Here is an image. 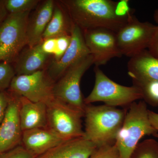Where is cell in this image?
Segmentation results:
<instances>
[{
    "label": "cell",
    "mask_w": 158,
    "mask_h": 158,
    "mask_svg": "<svg viewBox=\"0 0 158 158\" xmlns=\"http://www.w3.org/2000/svg\"><path fill=\"white\" fill-rule=\"evenodd\" d=\"M59 2L82 31L105 28L116 33L127 22L116 16V2L111 0H61Z\"/></svg>",
    "instance_id": "1"
},
{
    "label": "cell",
    "mask_w": 158,
    "mask_h": 158,
    "mask_svg": "<svg viewBox=\"0 0 158 158\" xmlns=\"http://www.w3.org/2000/svg\"><path fill=\"white\" fill-rule=\"evenodd\" d=\"M127 110L106 105H86L84 138L97 148L115 144Z\"/></svg>",
    "instance_id": "2"
},
{
    "label": "cell",
    "mask_w": 158,
    "mask_h": 158,
    "mask_svg": "<svg viewBox=\"0 0 158 158\" xmlns=\"http://www.w3.org/2000/svg\"><path fill=\"white\" fill-rule=\"evenodd\" d=\"M127 107L115 143L121 158H130L144 136H154L158 133L150 122L149 110L144 101L134 102Z\"/></svg>",
    "instance_id": "3"
},
{
    "label": "cell",
    "mask_w": 158,
    "mask_h": 158,
    "mask_svg": "<svg viewBox=\"0 0 158 158\" xmlns=\"http://www.w3.org/2000/svg\"><path fill=\"white\" fill-rule=\"evenodd\" d=\"M95 83L93 90L84 99L86 105L95 102H103L111 107H128L138 100L142 99L141 90L133 85L123 86L113 81L99 68L94 69Z\"/></svg>",
    "instance_id": "4"
},
{
    "label": "cell",
    "mask_w": 158,
    "mask_h": 158,
    "mask_svg": "<svg viewBox=\"0 0 158 158\" xmlns=\"http://www.w3.org/2000/svg\"><path fill=\"white\" fill-rule=\"evenodd\" d=\"M31 12L9 14L0 27V62L13 64L27 46V27Z\"/></svg>",
    "instance_id": "5"
},
{
    "label": "cell",
    "mask_w": 158,
    "mask_h": 158,
    "mask_svg": "<svg viewBox=\"0 0 158 158\" xmlns=\"http://www.w3.org/2000/svg\"><path fill=\"white\" fill-rule=\"evenodd\" d=\"M48 128L65 141L84 137L85 113L54 98L47 104Z\"/></svg>",
    "instance_id": "6"
},
{
    "label": "cell",
    "mask_w": 158,
    "mask_h": 158,
    "mask_svg": "<svg viewBox=\"0 0 158 158\" xmlns=\"http://www.w3.org/2000/svg\"><path fill=\"white\" fill-rule=\"evenodd\" d=\"M94 64L90 54L72 65L55 83L54 97L85 113V104L81 89L82 77Z\"/></svg>",
    "instance_id": "7"
},
{
    "label": "cell",
    "mask_w": 158,
    "mask_h": 158,
    "mask_svg": "<svg viewBox=\"0 0 158 158\" xmlns=\"http://www.w3.org/2000/svg\"><path fill=\"white\" fill-rule=\"evenodd\" d=\"M55 83L46 70L38 71L31 74L15 75L7 91L47 105L55 98Z\"/></svg>",
    "instance_id": "8"
},
{
    "label": "cell",
    "mask_w": 158,
    "mask_h": 158,
    "mask_svg": "<svg viewBox=\"0 0 158 158\" xmlns=\"http://www.w3.org/2000/svg\"><path fill=\"white\" fill-rule=\"evenodd\" d=\"M156 27L148 22L140 21L133 15L116 33L122 55L131 58L147 49Z\"/></svg>",
    "instance_id": "9"
},
{
    "label": "cell",
    "mask_w": 158,
    "mask_h": 158,
    "mask_svg": "<svg viewBox=\"0 0 158 158\" xmlns=\"http://www.w3.org/2000/svg\"><path fill=\"white\" fill-rule=\"evenodd\" d=\"M82 31L85 44L93 56L95 66L106 65L111 59L122 56L117 45L116 32L105 28Z\"/></svg>",
    "instance_id": "10"
},
{
    "label": "cell",
    "mask_w": 158,
    "mask_h": 158,
    "mask_svg": "<svg viewBox=\"0 0 158 158\" xmlns=\"http://www.w3.org/2000/svg\"><path fill=\"white\" fill-rule=\"evenodd\" d=\"M9 93L8 108L0 124V154L20 145L22 138L23 131L19 116L20 96Z\"/></svg>",
    "instance_id": "11"
},
{
    "label": "cell",
    "mask_w": 158,
    "mask_h": 158,
    "mask_svg": "<svg viewBox=\"0 0 158 158\" xmlns=\"http://www.w3.org/2000/svg\"><path fill=\"white\" fill-rule=\"evenodd\" d=\"M71 39L69 46L58 61H53L46 69L51 78L56 82L69 69L90 52L85 44L83 31L73 23L71 31Z\"/></svg>",
    "instance_id": "12"
},
{
    "label": "cell",
    "mask_w": 158,
    "mask_h": 158,
    "mask_svg": "<svg viewBox=\"0 0 158 158\" xmlns=\"http://www.w3.org/2000/svg\"><path fill=\"white\" fill-rule=\"evenodd\" d=\"M65 141L49 128H41L23 131L21 143L36 157Z\"/></svg>",
    "instance_id": "13"
},
{
    "label": "cell",
    "mask_w": 158,
    "mask_h": 158,
    "mask_svg": "<svg viewBox=\"0 0 158 158\" xmlns=\"http://www.w3.org/2000/svg\"><path fill=\"white\" fill-rule=\"evenodd\" d=\"M55 3L53 0L44 1L29 17L27 27L28 47H34L42 42V36L52 15Z\"/></svg>",
    "instance_id": "14"
},
{
    "label": "cell",
    "mask_w": 158,
    "mask_h": 158,
    "mask_svg": "<svg viewBox=\"0 0 158 158\" xmlns=\"http://www.w3.org/2000/svg\"><path fill=\"white\" fill-rule=\"evenodd\" d=\"M19 116L23 131L48 128L47 106L44 103L31 101L20 96Z\"/></svg>",
    "instance_id": "15"
},
{
    "label": "cell",
    "mask_w": 158,
    "mask_h": 158,
    "mask_svg": "<svg viewBox=\"0 0 158 158\" xmlns=\"http://www.w3.org/2000/svg\"><path fill=\"white\" fill-rule=\"evenodd\" d=\"M96 148L81 137L64 141L35 158H89Z\"/></svg>",
    "instance_id": "16"
},
{
    "label": "cell",
    "mask_w": 158,
    "mask_h": 158,
    "mask_svg": "<svg viewBox=\"0 0 158 158\" xmlns=\"http://www.w3.org/2000/svg\"><path fill=\"white\" fill-rule=\"evenodd\" d=\"M50 55L41 48V43L34 47L23 50L12 64L16 75L31 74L38 71L46 70Z\"/></svg>",
    "instance_id": "17"
},
{
    "label": "cell",
    "mask_w": 158,
    "mask_h": 158,
    "mask_svg": "<svg viewBox=\"0 0 158 158\" xmlns=\"http://www.w3.org/2000/svg\"><path fill=\"white\" fill-rule=\"evenodd\" d=\"M127 69L131 79L158 81V59L153 56L147 49L130 58Z\"/></svg>",
    "instance_id": "18"
},
{
    "label": "cell",
    "mask_w": 158,
    "mask_h": 158,
    "mask_svg": "<svg viewBox=\"0 0 158 158\" xmlns=\"http://www.w3.org/2000/svg\"><path fill=\"white\" fill-rule=\"evenodd\" d=\"M73 25V23L64 6L59 2H56L52 15L43 35L42 41L70 34Z\"/></svg>",
    "instance_id": "19"
},
{
    "label": "cell",
    "mask_w": 158,
    "mask_h": 158,
    "mask_svg": "<svg viewBox=\"0 0 158 158\" xmlns=\"http://www.w3.org/2000/svg\"><path fill=\"white\" fill-rule=\"evenodd\" d=\"M132 80L133 85L141 90L144 101L152 106H158V81L141 79Z\"/></svg>",
    "instance_id": "20"
},
{
    "label": "cell",
    "mask_w": 158,
    "mask_h": 158,
    "mask_svg": "<svg viewBox=\"0 0 158 158\" xmlns=\"http://www.w3.org/2000/svg\"><path fill=\"white\" fill-rule=\"evenodd\" d=\"M130 158H158V142L154 139L139 143Z\"/></svg>",
    "instance_id": "21"
},
{
    "label": "cell",
    "mask_w": 158,
    "mask_h": 158,
    "mask_svg": "<svg viewBox=\"0 0 158 158\" xmlns=\"http://www.w3.org/2000/svg\"><path fill=\"white\" fill-rule=\"evenodd\" d=\"M5 8L9 14L31 12L37 7L39 0H4Z\"/></svg>",
    "instance_id": "22"
},
{
    "label": "cell",
    "mask_w": 158,
    "mask_h": 158,
    "mask_svg": "<svg viewBox=\"0 0 158 158\" xmlns=\"http://www.w3.org/2000/svg\"><path fill=\"white\" fill-rule=\"evenodd\" d=\"M15 75L12 64L0 62V92L8 90L12 79Z\"/></svg>",
    "instance_id": "23"
},
{
    "label": "cell",
    "mask_w": 158,
    "mask_h": 158,
    "mask_svg": "<svg viewBox=\"0 0 158 158\" xmlns=\"http://www.w3.org/2000/svg\"><path fill=\"white\" fill-rule=\"evenodd\" d=\"M89 158H121L115 144L97 148Z\"/></svg>",
    "instance_id": "24"
},
{
    "label": "cell",
    "mask_w": 158,
    "mask_h": 158,
    "mask_svg": "<svg viewBox=\"0 0 158 158\" xmlns=\"http://www.w3.org/2000/svg\"><path fill=\"white\" fill-rule=\"evenodd\" d=\"M71 39V34L63 35L56 38V47L55 53L53 56V61H58L62 58L70 44Z\"/></svg>",
    "instance_id": "25"
},
{
    "label": "cell",
    "mask_w": 158,
    "mask_h": 158,
    "mask_svg": "<svg viewBox=\"0 0 158 158\" xmlns=\"http://www.w3.org/2000/svg\"><path fill=\"white\" fill-rule=\"evenodd\" d=\"M129 1L121 0L116 2L115 7V13L119 18L128 21L133 16L132 9L130 7Z\"/></svg>",
    "instance_id": "26"
},
{
    "label": "cell",
    "mask_w": 158,
    "mask_h": 158,
    "mask_svg": "<svg viewBox=\"0 0 158 158\" xmlns=\"http://www.w3.org/2000/svg\"><path fill=\"white\" fill-rule=\"evenodd\" d=\"M35 156L22 145H19L9 151L0 154V158H35Z\"/></svg>",
    "instance_id": "27"
},
{
    "label": "cell",
    "mask_w": 158,
    "mask_h": 158,
    "mask_svg": "<svg viewBox=\"0 0 158 158\" xmlns=\"http://www.w3.org/2000/svg\"><path fill=\"white\" fill-rule=\"evenodd\" d=\"M9 100V94L7 90L0 92V124L2 122Z\"/></svg>",
    "instance_id": "28"
},
{
    "label": "cell",
    "mask_w": 158,
    "mask_h": 158,
    "mask_svg": "<svg viewBox=\"0 0 158 158\" xmlns=\"http://www.w3.org/2000/svg\"><path fill=\"white\" fill-rule=\"evenodd\" d=\"M42 51L46 54L53 56L56 47V38H49L44 40L41 43Z\"/></svg>",
    "instance_id": "29"
},
{
    "label": "cell",
    "mask_w": 158,
    "mask_h": 158,
    "mask_svg": "<svg viewBox=\"0 0 158 158\" xmlns=\"http://www.w3.org/2000/svg\"><path fill=\"white\" fill-rule=\"evenodd\" d=\"M147 50L153 56L158 59V25L156 26Z\"/></svg>",
    "instance_id": "30"
},
{
    "label": "cell",
    "mask_w": 158,
    "mask_h": 158,
    "mask_svg": "<svg viewBox=\"0 0 158 158\" xmlns=\"http://www.w3.org/2000/svg\"><path fill=\"white\" fill-rule=\"evenodd\" d=\"M148 114L151 123L158 132V113L148 110Z\"/></svg>",
    "instance_id": "31"
},
{
    "label": "cell",
    "mask_w": 158,
    "mask_h": 158,
    "mask_svg": "<svg viewBox=\"0 0 158 158\" xmlns=\"http://www.w3.org/2000/svg\"><path fill=\"white\" fill-rule=\"evenodd\" d=\"M9 15L5 8L4 0H0V27Z\"/></svg>",
    "instance_id": "32"
},
{
    "label": "cell",
    "mask_w": 158,
    "mask_h": 158,
    "mask_svg": "<svg viewBox=\"0 0 158 158\" xmlns=\"http://www.w3.org/2000/svg\"><path fill=\"white\" fill-rule=\"evenodd\" d=\"M154 19L155 21L157 23L158 25V9L156 10L154 13Z\"/></svg>",
    "instance_id": "33"
},
{
    "label": "cell",
    "mask_w": 158,
    "mask_h": 158,
    "mask_svg": "<svg viewBox=\"0 0 158 158\" xmlns=\"http://www.w3.org/2000/svg\"><path fill=\"white\" fill-rule=\"evenodd\" d=\"M153 136H154V137H156V138H158V133H157V134H155V135H154Z\"/></svg>",
    "instance_id": "34"
}]
</instances>
